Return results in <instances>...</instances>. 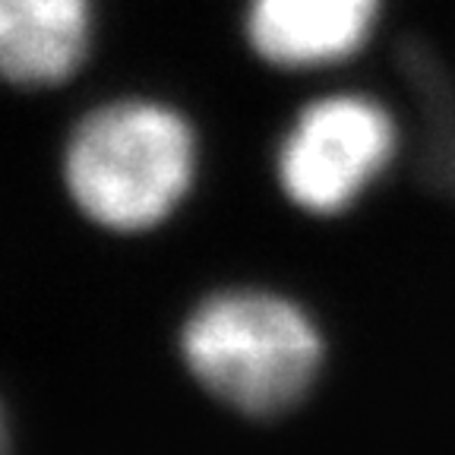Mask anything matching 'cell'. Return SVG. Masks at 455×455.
I'll use <instances>...</instances> for the list:
<instances>
[{
  "mask_svg": "<svg viewBox=\"0 0 455 455\" xmlns=\"http://www.w3.org/2000/svg\"><path fill=\"white\" fill-rule=\"evenodd\" d=\"M89 42V0H0V64L16 85L67 79Z\"/></svg>",
  "mask_w": 455,
  "mask_h": 455,
  "instance_id": "obj_5",
  "label": "cell"
},
{
  "mask_svg": "<svg viewBox=\"0 0 455 455\" xmlns=\"http://www.w3.org/2000/svg\"><path fill=\"white\" fill-rule=\"evenodd\" d=\"M67 187L89 219L117 231L152 228L193 180V136L156 101H117L85 117L67 146Z\"/></svg>",
  "mask_w": 455,
  "mask_h": 455,
  "instance_id": "obj_1",
  "label": "cell"
},
{
  "mask_svg": "<svg viewBox=\"0 0 455 455\" xmlns=\"http://www.w3.org/2000/svg\"><path fill=\"white\" fill-rule=\"evenodd\" d=\"M379 0H250L247 36L275 67L335 64L361 48Z\"/></svg>",
  "mask_w": 455,
  "mask_h": 455,
  "instance_id": "obj_4",
  "label": "cell"
},
{
  "mask_svg": "<svg viewBox=\"0 0 455 455\" xmlns=\"http://www.w3.org/2000/svg\"><path fill=\"white\" fill-rule=\"evenodd\" d=\"M180 348L199 383L247 414L294 405L323 357L313 323L294 304L263 291H225L199 304Z\"/></svg>",
  "mask_w": 455,
  "mask_h": 455,
  "instance_id": "obj_2",
  "label": "cell"
},
{
  "mask_svg": "<svg viewBox=\"0 0 455 455\" xmlns=\"http://www.w3.org/2000/svg\"><path fill=\"white\" fill-rule=\"evenodd\" d=\"M392 121L361 95H332L304 108L278 152L284 193L310 212H339L392 156Z\"/></svg>",
  "mask_w": 455,
  "mask_h": 455,
  "instance_id": "obj_3",
  "label": "cell"
}]
</instances>
